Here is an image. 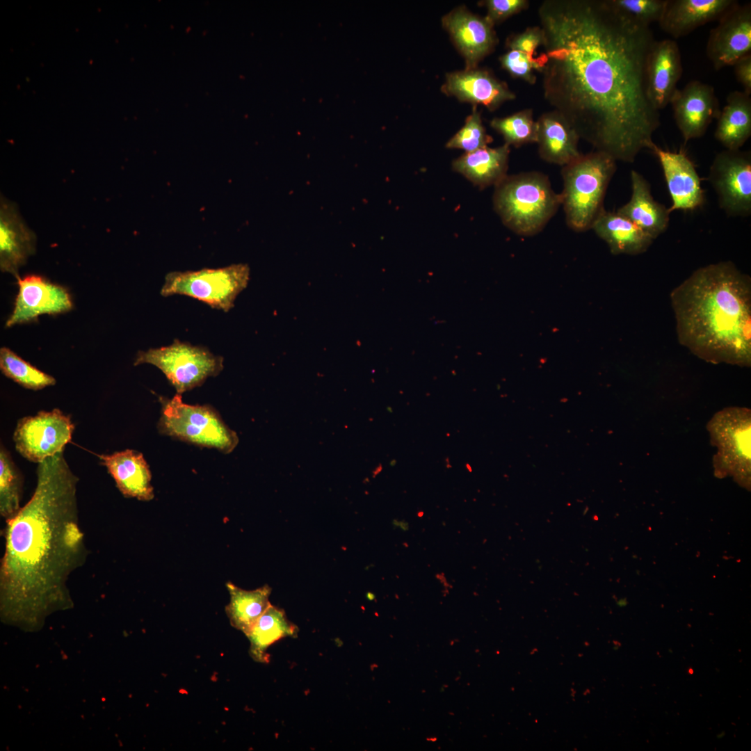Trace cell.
<instances>
[{
  "instance_id": "cell-1",
  "label": "cell",
  "mask_w": 751,
  "mask_h": 751,
  "mask_svg": "<svg viewBox=\"0 0 751 751\" xmlns=\"http://www.w3.org/2000/svg\"><path fill=\"white\" fill-rule=\"evenodd\" d=\"M538 16L545 99L596 151L633 162L661 124L647 91L652 29L608 0H547Z\"/></svg>"
},
{
  "instance_id": "cell-2",
  "label": "cell",
  "mask_w": 751,
  "mask_h": 751,
  "mask_svg": "<svg viewBox=\"0 0 751 751\" xmlns=\"http://www.w3.org/2000/svg\"><path fill=\"white\" fill-rule=\"evenodd\" d=\"M34 492L6 520L0 567L3 599L17 611H31L65 596L70 574L87 557L79 524L78 477L64 451L38 463Z\"/></svg>"
},
{
  "instance_id": "cell-3",
  "label": "cell",
  "mask_w": 751,
  "mask_h": 751,
  "mask_svg": "<svg viewBox=\"0 0 751 751\" xmlns=\"http://www.w3.org/2000/svg\"><path fill=\"white\" fill-rule=\"evenodd\" d=\"M670 299L681 345L710 362L750 365L751 280L734 264L697 269Z\"/></svg>"
},
{
  "instance_id": "cell-4",
  "label": "cell",
  "mask_w": 751,
  "mask_h": 751,
  "mask_svg": "<svg viewBox=\"0 0 751 751\" xmlns=\"http://www.w3.org/2000/svg\"><path fill=\"white\" fill-rule=\"evenodd\" d=\"M561 204V195L553 190L548 177L535 171L507 175L495 186L493 195L502 223L526 236L540 232Z\"/></svg>"
},
{
  "instance_id": "cell-5",
  "label": "cell",
  "mask_w": 751,
  "mask_h": 751,
  "mask_svg": "<svg viewBox=\"0 0 751 751\" xmlns=\"http://www.w3.org/2000/svg\"><path fill=\"white\" fill-rule=\"evenodd\" d=\"M616 171V161L595 151L581 154L563 166L560 193L568 227L576 232L591 229L601 211L608 186Z\"/></svg>"
},
{
  "instance_id": "cell-6",
  "label": "cell",
  "mask_w": 751,
  "mask_h": 751,
  "mask_svg": "<svg viewBox=\"0 0 751 751\" xmlns=\"http://www.w3.org/2000/svg\"><path fill=\"white\" fill-rule=\"evenodd\" d=\"M161 416L159 433L195 446L229 453L239 444L237 433L211 405L184 403L181 394L168 398L159 396Z\"/></svg>"
},
{
  "instance_id": "cell-7",
  "label": "cell",
  "mask_w": 751,
  "mask_h": 751,
  "mask_svg": "<svg viewBox=\"0 0 751 751\" xmlns=\"http://www.w3.org/2000/svg\"><path fill=\"white\" fill-rule=\"evenodd\" d=\"M248 265L232 264L218 268L168 273L161 288L163 296L185 295L202 301L213 308L228 312L237 296L247 286Z\"/></svg>"
},
{
  "instance_id": "cell-8",
  "label": "cell",
  "mask_w": 751,
  "mask_h": 751,
  "mask_svg": "<svg viewBox=\"0 0 751 751\" xmlns=\"http://www.w3.org/2000/svg\"><path fill=\"white\" fill-rule=\"evenodd\" d=\"M145 363L159 368L179 394L202 385L223 369V357L213 355L204 346L178 339L168 346L139 351L134 365Z\"/></svg>"
},
{
  "instance_id": "cell-9",
  "label": "cell",
  "mask_w": 751,
  "mask_h": 751,
  "mask_svg": "<svg viewBox=\"0 0 751 751\" xmlns=\"http://www.w3.org/2000/svg\"><path fill=\"white\" fill-rule=\"evenodd\" d=\"M74 425L60 410L40 411L20 419L13 434L15 449L28 460L39 463L64 451L72 439Z\"/></svg>"
},
{
  "instance_id": "cell-10",
  "label": "cell",
  "mask_w": 751,
  "mask_h": 751,
  "mask_svg": "<svg viewBox=\"0 0 751 751\" xmlns=\"http://www.w3.org/2000/svg\"><path fill=\"white\" fill-rule=\"evenodd\" d=\"M709 181L718 195L721 209L731 216L751 213V153L725 150L718 153L709 168Z\"/></svg>"
},
{
  "instance_id": "cell-11",
  "label": "cell",
  "mask_w": 751,
  "mask_h": 751,
  "mask_svg": "<svg viewBox=\"0 0 751 751\" xmlns=\"http://www.w3.org/2000/svg\"><path fill=\"white\" fill-rule=\"evenodd\" d=\"M709 35L706 54L716 70L751 54V3H736Z\"/></svg>"
},
{
  "instance_id": "cell-12",
  "label": "cell",
  "mask_w": 751,
  "mask_h": 751,
  "mask_svg": "<svg viewBox=\"0 0 751 751\" xmlns=\"http://www.w3.org/2000/svg\"><path fill=\"white\" fill-rule=\"evenodd\" d=\"M17 280L19 292L6 327L35 321L41 314L56 315L72 309L71 296L65 287L37 275Z\"/></svg>"
},
{
  "instance_id": "cell-13",
  "label": "cell",
  "mask_w": 751,
  "mask_h": 751,
  "mask_svg": "<svg viewBox=\"0 0 751 751\" xmlns=\"http://www.w3.org/2000/svg\"><path fill=\"white\" fill-rule=\"evenodd\" d=\"M670 103L685 143L702 136L721 111L713 87L697 80L677 89Z\"/></svg>"
},
{
  "instance_id": "cell-14",
  "label": "cell",
  "mask_w": 751,
  "mask_h": 751,
  "mask_svg": "<svg viewBox=\"0 0 751 751\" xmlns=\"http://www.w3.org/2000/svg\"><path fill=\"white\" fill-rule=\"evenodd\" d=\"M442 22L465 58V70L477 68L478 63L497 44L494 25L485 17L473 14L464 7L453 10L444 16Z\"/></svg>"
},
{
  "instance_id": "cell-15",
  "label": "cell",
  "mask_w": 751,
  "mask_h": 751,
  "mask_svg": "<svg viewBox=\"0 0 751 751\" xmlns=\"http://www.w3.org/2000/svg\"><path fill=\"white\" fill-rule=\"evenodd\" d=\"M650 150L656 156L661 165L668 189L672 199L671 213L675 210L692 211L704 202V191L693 161L680 150H665L654 143Z\"/></svg>"
},
{
  "instance_id": "cell-16",
  "label": "cell",
  "mask_w": 751,
  "mask_h": 751,
  "mask_svg": "<svg viewBox=\"0 0 751 751\" xmlns=\"http://www.w3.org/2000/svg\"><path fill=\"white\" fill-rule=\"evenodd\" d=\"M442 91L460 101L485 106L490 111L515 99L507 84L483 69L465 70L447 74Z\"/></svg>"
},
{
  "instance_id": "cell-17",
  "label": "cell",
  "mask_w": 751,
  "mask_h": 751,
  "mask_svg": "<svg viewBox=\"0 0 751 751\" xmlns=\"http://www.w3.org/2000/svg\"><path fill=\"white\" fill-rule=\"evenodd\" d=\"M681 57L677 43L670 39L655 40L647 63V91L658 111L670 103L682 74Z\"/></svg>"
},
{
  "instance_id": "cell-18",
  "label": "cell",
  "mask_w": 751,
  "mask_h": 751,
  "mask_svg": "<svg viewBox=\"0 0 751 751\" xmlns=\"http://www.w3.org/2000/svg\"><path fill=\"white\" fill-rule=\"evenodd\" d=\"M736 0H665L660 28L674 38L684 37L706 23L718 20Z\"/></svg>"
},
{
  "instance_id": "cell-19",
  "label": "cell",
  "mask_w": 751,
  "mask_h": 751,
  "mask_svg": "<svg viewBox=\"0 0 751 751\" xmlns=\"http://www.w3.org/2000/svg\"><path fill=\"white\" fill-rule=\"evenodd\" d=\"M36 237L26 225L15 204L4 197L0 204V268L18 278V270L34 253Z\"/></svg>"
},
{
  "instance_id": "cell-20",
  "label": "cell",
  "mask_w": 751,
  "mask_h": 751,
  "mask_svg": "<svg viewBox=\"0 0 751 751\" xmlns=\"http://www.w3.org/2000/svg\"><path fill=\"white\" fill-rule=\"evenodd\" d=\"M97 456L125 497L144 501L154 499L152 474L143 453L136 450L126 449Z\"/></svg>"
},
{
  "instance_id": "cell-21",
  "label": "cell",
  "mask_w": 751,
  "mask_h": 751,
  "mask_svg": "<svg viewBox=\"0 0 751 751\" xmlns=\"http://www.w3.org/2000/svg\"><path fill=\"white\" fill-rule=\"evenodd\" d=\"M536 122V143L542 160L564 166L582 154L578 149V134L558 112H546Z\"/></svg>"
},
{
  "instance_id": "cell-22",
  "label": "cell",
  "mask_w": 751,
  "mask_h": 751,
  "mask_svg": "<svg viewBox=\"0 0 751 751\" xmlns=\"http://www.w3.org/2000/svg\"><path fill=\"white\" fill-rule=\"evenodd\" d=\"M631 198L616 212L631 220L654 240L666 230L670 212L654 199L649 182L634 170L631 171Z\"/></svg>"
},
{
  "instance_id": "cell-23",
  "label": "cell",
  "mask_w": 751,
  "mask_h": 751,
  "mask_svg": "<svg viewBox=\"0 0 751 751\" xmlns=\"http://www.w3.org/2000/svg\"><path fill=\"white\" fill-rule=\"evenodd\" d=\"M591 229L606 243L613 255L643 253L654 241L627 218L604 208L594 220Z\"/></svg>"
},
{
  "instance_id": "cell-24",
  "label": "cell",
  "mask_w": 751,
  "mask_h": 751,
  "mask_svg": "<svg viewBox=\"0 0 751 751\" xmlns=\"http://www.w3.org/2000/svg\"><path fill=\"white\" fill-rule=\"evenodd\" d=\"M510 146L485 147L466 152L452 163L453 170L481 188L496 186L506 176Z\"/></svg>"
},
{
  "instance_id": "cell-25",
  "label": "cell",
  "mask_w": 751,
  "mask_h": 751,
  "mask_svg": "<svg viewBox=\"0 0 751 751\" xmlns=\"http://www.w3.org/2000/svg\"><path fill=\"white\" fill-rule=\"evenodd\" d=\"M715 138L725 150H739L751 136V98L743 91L730 92L718 118Z\"/></svg>"
},
{
  "instance_id": "cell-26",
  "label": "cell",
  "mask_w": 751,
  "mask_h": 751,
  "mask_svg": "<svg viewBox=\"0 0 751 751\" xmlns=\"http://www.w3.org/2000/svg\"><path fill=\"white\" fill-rule=\"evenodd\" d=\"M298 627L287 618L284 611L270 604L246 635L250 645L251 658L259 663H268V648L286 637H296Z\"/></svg>"
},
{
  "instance_id": "cell-27",
  "label": "cell",
  "mask_w": 751,
  "mask_h": 751,
  "mask_svg": "<svg viewBox=\"0 0 751 751\" xmlns=\"http://www.w3.org/2000/svg\"><path fill=\"white\" fill-rule=\"evenodd\" d=\"M230 596L225 612L230 624L245 636L271 604L269 597L271 588L268 585L255 590L242 589L231 582L226 583Z\"/></svg>"
},
{
  "instance_id": "cell-28",
  "label": "cell",
  "mask_w": 751,
  "mask_h": 751,
  "mask_svg": "<svg viewBox=\"0 0 751 751\" xmlns=\"http://www.w3.org/2000/svg\"><path fill=\"white\" fill-rule=\"evenodd\" d=\"M729 418V425L723 427V430L720 433L718 439L721 445L724 457L726 460L725 463L732 464V467L737 465L738 468L745 467L748 470L750 467V420L748 417L743 419V416L734 414Z\"/></svg>"
},
{
  "instance_id": "cell-29",
  "label": "cell",
  "mask_w": 751,
  "mask_h": 751,
  "mask_svg": "<svg viewBox=\"0 0 751 751\" xmlns=\"http://www.w3.org/2000/svg\"><path fill=\"white\" fill-rule=\"evenodd\" d=\"M23 478L10 453L1 444L0 448V513L6 520L19 511Z\"/></svg>"
},
{
  "instance_id": "cell-30",
  "label": "cell",
  "mask_w": 751,
  "mask_h": 751,
  "mask_svg": "<svg viewBox=\"0 0 751 751\" xmlns=\"http://www.w3.org/2000/svg\"><path fill=\"white\" fill-rule=\"evenodd\" d=\"M0 369L6 377L29 389L40 390L56 384L54 377L33 366L6 347L0 349Z\"/></svg>"
},
{
  "instance_id": "cell-31",
  "label": "cell",
  "mask_w": 751,
  "mask_h": 751,
  "mask_svg": "<svg viewBox=\"0 0 751 751\" xmlns=\"http://www.w3.org/2000/svg\"><path fill=\"white\" fill-rule=\"evenodd\" d=\"M491 127L503 137L505 143L516 147L537 141V122L533 111L523 109L505 118H495Z\"/></svg>"
},
{
  "instance_id": "cell-32",
  "label": "cell",
  "mask_w": 751,
  "mask_h": 751,
  "mask_svg": "<svg viewBox=\"0 0 751 751\" xmlns=\"http://www.w3.org/2000/svg\"><path fill=\"white\" fill-rule=\"evenodd\" d=\"M492 141L487 134L483 124L481 113L474 106V109L466 119L464 126L447 142L446 147L460 149L471 152L487 147Z\"/></svg>"
},
{
  "instance_id": "cell-33",
  "label": "cell",
  "mask_w": 751,
  "mask_h": 751,
  "mask_svg": "<svg viewBox=\"0 0 751 751\" xmlns=\"http://www.w3.org/2000/svg\"><path fill=\"white\" fill-rule=\"evenodd\" d=\"M608 2L624 15L648 26L653 22H659L665 4V0H608Z\"/></svg>"
},
{
  "instance_id": "cell-34",
  "label": "cell",
  "mask_w": 751,
  "mask_h": 751,
  "mask_svg": "<svg viewBox=\"0 0 751 751\" xmlns=\"http://www.w3.org/2000/svg\"><path fill=\"white\" fill-rule=\"evenodd\" d=\"M499 60L502 67L512 76L534 84L536 81L534 71L541 72L545 58L542 53L538 56L536 60H533L519 51L509 49L500 57Z\"/></svg>"
},
{
  "instance_id": "cell-35",
  "label": "cell",
  "mask_w": 751,
  "mask_h": 751,
  "mask_svg": "<svg viewBox=\"0 0 751 751\" xmlns=\"http://www.w3.org/2000/svg\"><path fill=\"white\" fill-rule=\"evenodd\" d=\"M543 33L540 26H530L523 32L510 37L506 45L509 49L519 51L530 59L536 60V49L542 46Z\"/></svg>"
},
{
  "instance_id": "cell-36",
  "label": "cell",
  "mask_w": 751,
  "mask_h": 751,
  "mask_svg": "<svg viewBox=\"0 0 751 751\" xmlns=\"http://www.w3.org/2000/svg\"><path fill=\"white\" fill-rule=\"evenodd\" d=\"M482 3L487 8L485 17L494 25L525 10L529 2L526 0H486Z\"/></svg>"
},
{
  "instance_id": "cell-37",
  "label": "cell",
  "mask_w": 751,
  "mask_h": 751,
  "mask_svg": "<svg viewBox=\"0 0 751 751\" xmlns=\"http://www.w3.org/2000/svg\"><path fill=\"white\" fill-rule=\"evenodd\" d=\"M735 76L743 88V92L751 94V54L740 58L734 64Z\"/></svg>"
}]
</instances>
